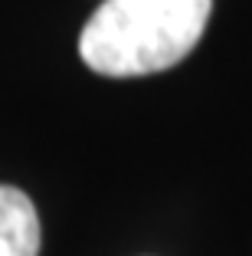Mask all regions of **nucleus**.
<instances>
[{
  "mask_svg": "<svg viewBox=\"0 0 252 256\" xmlns=\"http://www.w3.org/2000/svg\"><path fill=\"white\" fill-rule=\"evenodd\" d=\"M210 14L213 0H102L82 26L79 56L111 79L164 72L193 53Z\"/></svg>",
  "mask_w": 252,
  "mask_h": 256,
  "instance_id": "1",
  "label": "nucleus"
},
{
  "mask_svg": "<svg viewBox=\"0 0 252 256\" xmlns=\"http://www.w3.org/2000/svg\"><path fill=\"white\" fill-rule=\"evenodd\" d=\"M39 214L13 184H0V256H39Z\"/></svg>",
  "mask_w": 252,
  "mask_h": 256,
  "instance_id": "2",
  "label": "nucleus"
}]
</instances>
